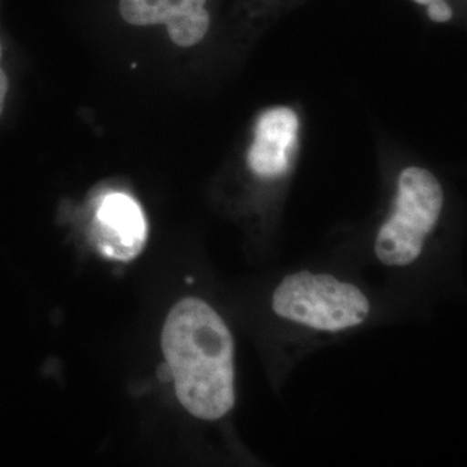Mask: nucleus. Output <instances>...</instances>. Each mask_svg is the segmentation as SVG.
<instances>
[{
  "label": "nucleus",
  "instance_id": "nucleus-1",
  "mask_svg": "<svg viewBox=\"0 0 467 467\" xmlns=\"http://www.w3.org/2000/svg\"><path fill=\"white\" fill-rule=\"evenodd\" d=\"M161 347L182 407L204 420L225 417L235 404L234 340L216 310L196 297L181 300L169 312Z\"/></svg>",
  "mask_w": 467,
  "mask_h": 467
},
{
  "label": "nucleus",
  "instance_id": "nucleus-2",
  "mask_svg": "<svg viewBox=\"0 0 467 467\" xmlns=\"http://www.w3.org/2000/svg\"><path fill=\"white\" fill-rule=\"evenodd\" d=\"M272 306L281 318L327 333L361 325L370 313L368 297L355 285L310 272L285 276L273 294Z\"/></svg>",
  "mask_w": 467,
  "mask_h": 467
},
{
  "label": "nucleus",
  "instance_id": "nucleus-3",
  "mask_svg": "<svg viewBox=\"0 0 467 467\" xmlns=\"http://www.w3.org/2000/svg\"><path fill=\"white\" fill-rule=\"evenodd\" d=\"M444 193L427 169L409 167L398 181L395 208L378 232L376 254L389 266H407L422 254L427 236L441 218Z\"/></svg>",
  "mask_w": 467,
  "mask_h": 467
},
{
  "label": "nucleus",
  "instance_id": "nucleus-4",
  "mask_svg": "<svg viewBox=\"0 0 467 467\" xmlns=\"http://www.w3.org/2000/svg\"><path fill=\"white\" fill-rule=\"evenodd\" d=\"M92 235L103 256L133 260L147 241V223L140 204L124 192H109L98 202Z\"/></svg>",
  "mask_w": 467,
  "mask_h": 467
},
{
  "label": "nucleus",
  "instance_id": "nucleus-5",
  "mask_svg": "<svg viewBox=\"0 0 467 467\" xmlns=\"http://www.w3.org/2000/svg\"><path fill=\"white\" fill-rule=\"evenodd\" d=\"M207 0H119V14L137 26H167L169 36L181 47L202 41L211 26Z\"/></svg>",
  "mask_w": 467,
  "mask_h": 467
},
{
  "label": "nucleus",
  "instance_id": "nucleus-6",
  "mask_svg": "<svg viewBox=\"0 0 467 467\" xmlns=\"http://www.w3.org/2000/svg\"><path fill=\"white\" fill-rule=\"evenodd\" d=\"M299 119L285 107L266 110L254 130V140L248 150V167L257 177L275 178L290 167L297 140Z\"/></svg>",
  "mask_w": 467,
  "mask_h": 467
},
{
  "label": "nucleus",
  "instance_id": "nucleus-7",
  "mask_svg": "<svg viewBox=\"0 0 467 467\" xmlns=\"http://www.w3.org/2000/svg\"><path fill=\"white\" fill-rule=\"evenodd\" d=\"M427 15L435 23H448L453 17V9L450 7L445 0H441V2L434 3V5L427 7Z\"/></svg>",
  "mask_w": 467,
  "mask_h": 467
},
{
  "label": "nucleus",
  "instance_id": "nucleus-8",
  "mask_svg": "<svg viewBox=\"0 0 467 467\" xmlns=\"http://www.w3.org/2000/svg\"><path fill=\"white\" fill-rule=\"evenodd\" d=\"M2 45H0V60H2ZM8 91V78L5 73L0 67V116H2L3 109H5V95Z\"/></svg>",
  "mask_w": 467,
  "mask_h": 467
},
{
  "label": "nucleus",
  "instance_id": "nucleus-9",
  "mask_svg": "<svg viewBox=\"0 0 467 467\" xmlns=\"http://www.w3.org/2000/svg\"><path fill=\"white\" fill-rule=\"evenodd\" d=\"M414 2L418 3V5H426V7H429V5L441 2V0H414Z\"/></svg>",
  "mask_w": 467,
  "mask_h": 467
}]
</instances>
